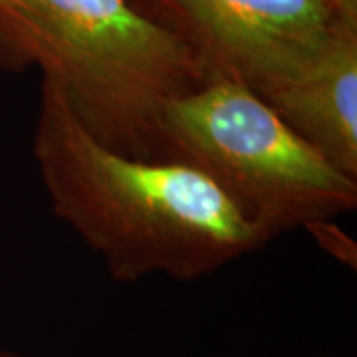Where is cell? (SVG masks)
Returning a JSON list of instances; mask_svg holds the SVG:
<instances>
[{
  "label": "cell",
  "instance_id": "obj_3",
  "mask_svg": "<svg viewBox=\"0 0 357 357\" xmlns=\"http://www.w3.org/2000/svg\"><path fill=\"white\" fill-rule=\"evenodd\" d=\"M161 153L204 173L270 241L357 206V178L227 77H208L167 105Z\"/></svg>",
  "mask_w": 357,
  "mask_h": 357
},
{
  "label": "cell",
  "instance_id": "obj_6",
  "mask_svg": "<svg viewBox=\"0 0 357 357\" xmlns=\"http://www.w3.org/2000/svg\"><path fill=\"white\" fill-rule=\"evenodd\" d=\"M306 230L333 258L342 260L345 264L351 262V266L356 264V244L351 243V238L347 234L342 232L337 225H333V220L312 222V225H307Z\"/></svg>",
  "mask_w": 357,
  "mask_h": 357
},
{
  "label": "cell",
  "instance_id": "obj_1",
  "mask_svg": "<svg viewBox=\"0 0 357 357\" xmlns=\"http://www.w3.org/2000/svg\"><path fill=\"white\" fill-rule=\"evenodd\" d=\"M34 159L54 215L117 282L151 274L195 280L270 241L199 169L105 147L48 77L40 89Z\"/></svg>",
  "mask_w": 357,
  "mask_h": 357
},
{
  "label": "cell",
  "instance_id": "obj_7",
  "mask_svg": "<svg viewBox=\"0 0 357 357\" xmlns=\"http://www.w3.org/2000/svg\"><path fill=\"white\" fill-rule=\"evenodd\" d=\"M347 22L357 24V0H326Z\"/></svg>",
  "mask_w": 357,
  "mask_h": 357
},
{
  "label": "cell",
  "instance_id": "obj_8",
  "mask_svg": "<svg viewBox=\"0 0 357 357\" xmlns=\"http://www.w3.org/2000/svg\"><path fill=\"white\" fill-rule=\"evenodd\" d=\"M0 357H20V356H14V354H0Z\"/></svg>",
  "mask_w": 357,
  "mask_h": 357
},
{
  "label": "cell",
  "instance_id": "obj_4",
  "mask_svg": "<svg viewBox=\"0 0 357 357\" xmlns=\"http://www.w3.org/2000/svg\"><path fill=\"white\" fill-rule=\"evenodd\" d=\"M147 16L185 40L211 77L272 96L357 28L326 0H149Z\"/></svg>",
  "mask_w": 357,
  "mask_h": 357
},
{
  "label": "cell",
  "instance_id": "obj_5",
  "mask_svg": "<svg viewBox=\"0 0 357 357\" xmlns=\"http://www.w3.org/2000/svg\"><path fill=\"white\" fill-rule=\"evenodd\" d=\"M328 161L357 178V28H345L314 64L262 98Z\"/></svg>",
  "mask_w": 357,
  "mask_h": 357
},
{
  "label": "cell",
  "instance_id": "obj_2",
  "mask_svg": "<svg viewBox=\"0 0 357 357\" xmlns=\"http://www.w3.org/2000/svg\"><path fill=\"white\" fill-rule=\"evenodd\" d=\"M0 40L14 62L40 66L100 143L147 161H163L167 105L211 77L133 0H0Z\"/></svg>",
  "mask_w": 357,
  "mask_h": 357
}]
</instances>
